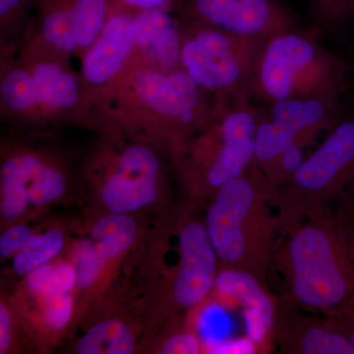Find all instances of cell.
Wrapping results in <instances>:
<instances>
[{
	"label": "cell",
	"instance_id": "1",
	"mask_svg": "<svg viewBox=\"0 0 354 354\" xmlns=\"http://www.w3.org/2000/svg\"><path fill=\"white\" fill-rule=\"evenodd\" d=\"M286 230L272 260L291 304L339 315L354 299V205L321 209Z\"/></svg>",
	"mask_w": 354,
	"mask_h": 354
},
{
	"label": "cell",
	"instance_id": "2",
	"mask_svg": "<svg viewBox=\"0 0 354 354\" xmlns=\"http://www.w3.org/2000/svg\"><path fill=\"white\" fill-rule=\"evenodd\" d=\"M220 99L200 88L181 67L162 71L135 58L94 97L101 120L155 130L171 142L174 153L208 122Z\"/></svg>",
	"mask_w": 354,
	"mask_h": 354
},
{
	"label": "cell",
	"instance_id": "3",
	"mask_svg": "<svg viewBox=\"0 0 354 354\" xmlns=\"http://www.w3.org/2000/svg\"><path fill=\"white\" fill-rule=\"evenodd\" d=\"M272 190L252 164L212 196L205 225L223 267L252 272L266 281L274 235L281 228L278 216H272Z\"/></svg>",
	"mask_w": 354,
	"mask_h": 354
},
{
	"label": "cell",
	"instance_id": "4",
	"mask_svg": "<svg viewBox=\"0 0 354 354\" xmlns=\"http://www.w3.org/2000/svg\"><path fill=\"white\" fill-rule=\"evenodd\" d=\"M67 55L41 39L1 66V114L25 123L82 120L95 114V102L67 62Z\"/></svg>",
	"mask_w": 354,
	"mask_h": 354
},
{
	"label": "cell",
	"instance_id": "5",
	"mask_svg": "<svg viewBox=\"0 0 354 354\" xmlns=\"http://www.w3.org/2000/svg\"><path fill=\"white\" fill-rule=\"evenodd\" d=\"M310 29L278 32L261 44L251 81V99L262 104L286 100L348 95L353 88L346 58L326 48Z\"/></svg>",
	"mask_w": 354,
	"mask_h": 354
},
{
	"label": "cell",
	"instance_id": "6",
	"mask_svg": "<svg viewBox=\"0 0 354 354\" xmlns=\"http://www.w3.org/2000/svg\"><path fill=\"white\" fill-rule=\"evenodd\" d=\"M221 97L215 113L176 153L186 188L197 196L214 194L253 164L259 108Z\"/></svg>",
	"mask_w": 354,
	"mask_h": 354
},
{
	"label": "cell",
	"instance_id": "7",
	"mask_svg": "<svg viewBox=\"0 0 354 354\" xmlns=\"http://www.w3.org/2000/svg\"><path fill=\"white\" fill-rule=\"evenodd\" d=\"M279 225L288 227L330 205H354V101L321 145L274 187Z\"/></svg>",
	"mask_w": 354,
	"mask_h": 354
},
{
	"label": "cell",
	"instance_id": "8",
	"mask_svg": "<svg viewBox=\"0 0 354 354\" xmlns=\"http://www.w3.org/2000/svg\"><path fill=\"white\" fill-rule=\"evenodd\" d=\"M353 102L346 95L286 100L259 108L253 164L272 187L283 183L304 162L305 147L334 127Z\"/></svg>",
	"mask_w": 354,
	"mask_h": 354
},
{
	"label": "cell",
	"instance_id": "9",
	"mask_svg": "<svg viewBox=\"0 0 354 354\" xmlns=\"http://www.w3.org/2000/svg\"><path fill=\"white\" fill-rule=\"evenodd\" d=\"M180 67L203 90L218 97L253 102L251 81L263 41L180 22Z\"/></svg>",
	"mask_w": 354,
	"mask_h": 354
},
{
	"label": "cell",
	"instance_id": "10",
	"mask_svg": "<svg viewBox=\"0 0 354 354\" xmlns=\"http://www.w3.org/2000/svg\"><path fill=\"white\" fill-rule=\"evenodd\" d=\"M174 8L180 22L259 41L304 26L290 0H177Z\"/></svg>",
	"mask_w": 354,
	"mask_h": 354
},
{
	"label": "cell",
	"instance_id": "11",
	"mask_svg": "<svg viewBox=\"0 0 354 354\" xmlns=\"http://www.w3.org/2000/svg\"><path fill=\"white\" fill-rule=\"evenodd\" d=\"M64 172L55 164L30 151L14 153L0 167V213L3 220L15 221L31 207L57 201L66 191Z\"/></svg>",
	"mask_w": 354,
	"mask_h": 354
},
{
	"label": "cell",
	"instance_id": "12",
	"mask_svg": "<svg viewBox=\"0 0 354 354\" xmlns=\"http://www.w3.org/2000/svg\"><path fill=\"white\" fill-rule=\"evenodd\" d=\"M44 43L64 55H81L93 46L108 22L109 0H38Z\"/></svg>",
	"mask_w": 354,
	"mask_h": 354
},
{
	"label": "cell",
	"instance_id": "13",
	"mask_svg": "<svg viewBox=\"0 0 354 354\" xmlns=\"http://www.w3.org/2000/svg\"><path fill=\"white\" fill-rule=\"evenodd\" d=\"M164 164L157 151L143 143L125 147L104 181L101 199L111 213L130 214L150 206L158 196Z\"/></svg>",
	"mask_w": 354,
	"mask_h": 354
},
{
	"label": "cell",
	"instance_id": "14",
	"mask_svg": "<svg viewBox=\"0 0 354 354\" xmlns=\"http://www.w3.org/2000/svg\"><path fill=\"white\" fill-rule=\"evenodd\" d=\"M179 255L172 298L177 306L190 309L202 304L213 292L220 272V260L205 223L189 221L181 227Z\"/></svg>",
	"mask_w": 354,
	"mask_h": 354
},
{
	"label": "cell",
	"instance_id": "15",
	"mask_svg": "<svg viewBox=\"0 0 354 354\" xmlns=\"http://www.w3.org/2000/svg\"><path fill=\"white\" fill-rule=\"evenodd\" d=\"M135 53V13L111 12L82 57L80 76L93 99L127 69Z\"/></svg>",
	"mask_w": 354,
	"mask_h": 354
},
{
	"label": "cell",
	"instance_id": "16",
	"mask_svg": "<svg viewBox=\"0 0 354 354\" xmlns=\"http://www.w3.org/2000/svg\"><path fill=\"white\" fill-rule=\"evenodd\" d=\"M214 291L241 307L247 337L264 346L272 337L279 311L265 279L243 270L223 267Z\"/></svg>",
	"mask_w": 354,
	"mask_h": 354
},
{
	"label": "cell",
	"instance_id": "17",
	"mask_svg": "<svg viewBox=\"0 0 354 354\" xmlns=\"http://www.w3.org/2000/svg\"><path fill=\"white\" fill-rule=\"evenodd\" d=\"M272 335L288 353L354 354L348 335L335 319L322 320L290 313L286 304L279 308Z\"/></svg>",
	"mask_w": 354,
	"mask_h": 354
},
{
	"label": "cell",
	"instance_id": "18",
	"mask_svg": "<svg viewBox=\"0 0 354 354\" xmlns=\"http://www.w3.org/2000/svg\"><path fill=\"white\" fill-rule=\"evenodd\" d=\"M180 23L169 11L143 10L135 13V59L142 64L172 71L180 68Z\"/></svg>",
	"mask_w": 354,
	"mask_h": 354
},
{
	"label": "cell",
	"instance_id": "19",
	"mask_svg": "<svg viewBox=\"0 0 354 354\" xmlns=\"http://www.w3.org/2000/svg\"><path fill=\"white\" fill-rule=\"evenodd\" d=\"M307 15L321 39H344L354 30V0H307Z\"/></svg>",
	"mask_w": 354,
	"mask_h": 354
},
{
	"label": "cell",
	"instance_id": "20",
	"mask_svg": "<svg viewBox=\"0 0 354 354\" xmlns=\"http://www.w3.org/2000/svg\"><path fill=\"white\" fill-rule=\"evenodd\" d=\"M137 234L136 221L128 214L111 213L95 223L91 241L97 257L104 263L125 252Z\"/></svg>",
	"mask_w": 354,
	"mask_h": 354
},
{
	"label": "cell",
	"instance_id": "21",
	"mask_svg": "<svg viewBox=\"0 0 354 354\" xmlns=\"http://www.w3.org/2000/svg\"><path fill=\"white\" fill-rule=\"evenodd\" d=\"M135 349V337L129 326L111 319L97 323L78 339L79 354H130Z\"/></svg>",
	"mask_w": 354,
	"mask_h": 354
},
{
	"label": "cell",
	"instance_id": "22",
	"mask_svg": "<svg viewBox=\"0 0 354 354\" xmlns=\"http://www.w3.org/2000/svg\"><path fill=\"white\" fill-rule=\"evenodd\" d=\"M64 245V234L59 230H50L44 234L34 235L14 256L13 272L18 276L29 274L55 259L62 252Z\"/></svg>",
	"mask_w": 354,
	"mask_h": 354
},
{
	"label": "cell",
	"instance_id": "23",
	"mask_svg": "<svg viewBox=\"0 0 354 354\" xmlns=\"http://www.w3.org/2000/svg\"><path fill=\"white\" fill-rule=\"evenodd\" d=\"M77 283L75 266H41L29 274L28 288L43 297L58 292H69Z\"/></svg>",
	"mask_w": 354,
	"mask_h": 354
},
{
	"label": "cell",
	"instance_id": "24",
	"mask_svg": "<svg viewBox=\"0 0 354 354\" xmlns=\"http://www.w3.org/2000/svg\"><path fill=\"white\" fill-rule=\"evenodd\" d=\"M38 0H0V26L2 44L6 50L12 48L15 39H21L20 34L25 29L30 9Z\"/></svg>",
	"mask_w": 354,
	"mask_h": 354
},
{
	"label": "cell",
	"instance_id": "25",
	"mask_svg": "<svg viewBox=\"0 0 354 354\" xmlns=\"http://www.w3.org/2000/svg\"><path fill=\"white\" fill-rule=\"evenodd\" d=\"M73 298L69 292H58L44 297L43 317L46 327L62 330L66 327L73 312Z\"/></svg>",
	"mask_w": 354,
	"mask_h": 354
},
{
	"label": "cell",
	"instance_id": "26",
	"mask_svg": "<svg viewBox=\"0 0 354 354\" xmlns=\"http://www.w3.org/2000/svg\"><path fill=\"white\" fill-rule=\"evenodd\" d=\"M77 283L87 288L97 278L102 264L95 253L92 241H81L76 246Z\"/></svg>",
	"mask_w": 354,
	"mask_h": 354
},
{
	"label": "cell",
	"instance_id": "27",
	"mask_svg": "<svg viewBox=\"0 0 354 354\" xmlns=\"http://www.w3.org/2000/svg\"><path fill=\"white\" fill-rule=\"evenodd\" d=\"M34 235L31 227L26 225L9 227L0 237V255L2 257L15 256Z\"/></svg>",
	"mask_w": 354,
	"mask_h": 354
},
{
	"label": "cell",
	"instance_id": "28",
	"mask_svg": "<svg viewBox=\"0 0 354 354\" xmlns=\"http://www.w3.org/2000/svg\"><path fill=\"white\" fill-rule=\"evenodd\" d=\"M160 351L164 354H198L201 353L202 348L196 335L181 332L167 337Z\"/></svg>",
	"mask_w": 354,
	"mask_h": 354
},
{
	"label": "cell",
	"instance_id": "29",
	"mask_svg": "<svg viewBox=\"0 0 354 354\" xmlns=\"http://www.w3.org/2000/svg\"><path fill=\"white\" fill-rule=\"evenodd\" d=\"M12 320L6 305L0 304V353H8L12 339Z\"/></svg>",
	"mask_w": 354,
	"mask_h": 354
},
{
	"label": "cell",
	"instance_id": "30",
	"mask_svg": "<svg viewBox=\"0 0 354 354\" xmlns=\"http://www.w3.org/2000/svg\"><path fill=\"white\" fill-rule=\"evenodd\" d=\"M258 348V344L246 335L245 337L225 342L220 348H216L214 353L251 354L257 353Z\"/></svg>",
	"mask_w": 354,
	"mask_h": 354
},
{
	"label": "cell",
	"instance_id": "31",
	"mask_svg": "<svg viewBox=\"0 0 354 354\" xmlns=\"http://www.w3.org/2000/svg\"><path fill=\"white\" fill-rule=\"evenodd\" d=\"M337 321L344 332L348 335L349 342L354 349V299L339 315L332 317Z\"/></svg>",
	"mask_w": 354,
	"mask_h": 354
},
{
	"label": "cell",
	"instance_id": "32",
	"mask_svg": "<svg viewBox=\"0 0 354 354\" xmlns=\"http://www.w3.org/2000/svg\"><path fill=\"white\" fill-rule=\"evenodd\" d=\"M344 58H346V62H348L351 83L354 88V44L349 48L348 57Z\"/></svg>",
	"mask_w": 354,
	"mask_h": 354
}]
</instances>
